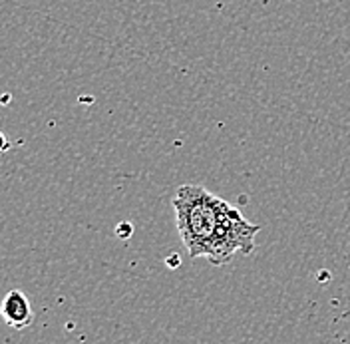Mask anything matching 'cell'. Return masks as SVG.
<instances>
[{"label":"cell","mask_w":350,"mask_h":344,"mask_svg":"<svg viewBox=\"0 0 350 344\" xmlns=\"http://www.w3.org/2000/svg\"><path fill=\"white\" fill-rule=\"evenodd\" d=\"M174 211L179 237L191 259H207L221 267L237 255L255 251L261 227L201 185H181L175 194Z\"/></svg>","instance_id":"6da1fadb"},{"label":"cell","mask_w":350,"mask_h":344,"mask_svg":"<svg viewBox=\"0 0 350 344\" xmlns=\"http://www.w3.org/2000/svg\"><path fill=\"white\" fill-rule=\"evenodd\" d=\"M0 317L10 328H16V330L26 328L28 324H32V321H34L30 299L18 289L8 291L4 295L2 302H0Z\"/></svg>","instance_id":"7a4b0ae2"},{"label":"cell","mask_w":350,"mask_h":344,"mask_svg":"<svg viewBox=\"0 0 350 344\" xmlns=\"http://www.w3.org/2000/svg\"><path fill=\"white\" fill-rule=\"evenodd\" d=\"M10 148H12V144L8 142V137L4 135V131H0V155H2V153H6Z\"/></svg>","instance_id":"3957f363"}]
</instances>
